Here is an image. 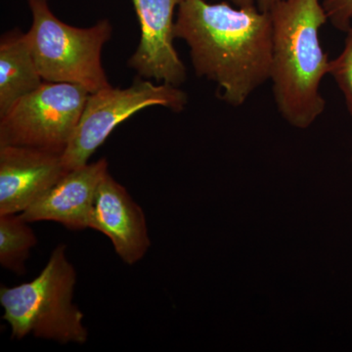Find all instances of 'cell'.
Segmentation results:
<instances>
[{
	"label": "cell",
	"instance_id": "8992f818",
	"mask_svg": "<svg viewBox=\"0 0 352 352\" xmlns=\"http://www.w3.org/2000/svg\"><path fill=\"white\" fill-rule=\"evenodd\" d=\"M188 96L178 87L153 83L138 76L126 88L109 87L88 95L82 117L62 159L66 170H73L88 164V160L113 129L134 113L152 106L182 112Z\"/></svg>",
	"mask_w": 352,
	"mask_h": 352
},
{
	"label": "cell",
	"instance_id": "277c9868",
	"mask_svg": "<svg viewBox=\"0 0 352 352\" xmlns=\"http://www.w3.org/2000/svg\"><path fill=\"white\" fill-rule=\"evenodd\" d=\"M32 24L27 32L43 82L80 85L89 94L111 87L101 62L113 27L107 19L76 28L58 19L48 0H27Z\"/></svg>",
	"mask_w": 352,
	"mask_h": 352
},
{
	"label": "cell",
	"instance_id": "6da1fadb",
	"mask_svg": "<svg viewBox=\"0 0 352 352\" xmlns=\"http://www.w3.org/2000/svg\"><path fill=\"white\" fill-rule=\"evenodd\" d=\"M175 38L189 46L197 75L214 82L219 98L232 107L244 105L270 80L272 23L270 12L256 6L183 0Z\"/></svg>",
	"mask_w": 352,
	"mask_h": 352
},
{
	"label": "cell",
	"instance_id": "5bb4252c",
	"mask_svg": "<svg viewBox=\"0 0 352 352\" xmlns=\"http://www.w3.org/2000/svg\"><path fill=\"white\" fill-rule=\"evenodd\" d=\"M328 22L338 31L346 32L352 28V0H322Z\"/></svg>",
	"mask_w": 352,
	"mask_h": 352
},
{
	"label": "cell",
	"instance_id": "4fadbf2b",
	"mask_svg": "<svg viewBox=\"0 0 352 352\" xmlns=\"http://www.w3.org/2000/svg\"><path fill=\"white\" fill-rule=\"evenodd\" d=\"M346 34L342 52L331 60L329 75L344 95L347 111L352 118V28Z\"/></svg>",
	"mask_w": 352,
	"mask_h": 352
},
{
	"label": "cell",
	"instance_id": "30bf717a",
	"mask_svg": "<svg viewBox=\"0 0 352 352\" xmlns=\"http://www.w3.org/2000/svg\"><path fill=\"white\" fill-rule=\"evenodd\" d=\"M107 173L106 159L69 170L21 214L29 223L54 221L71 230L89 228L97 189Z\"/></svg>",
	"mask_w": 352,
	"mask_h": 352
},
{
	"label": "cell",
	"instance_id": "52a82bcc",
	"mask_svg": "<svg viewBox=\"0 0 352 352\" xmlns=\"http://www.w3.org/2000/svg\"><path fill=\"white\" fill-rule=\"evenodd\" d=\"M183 0H132L141 38L129 60V68L146 80L179 87L187 69L173 46L175 11Z\"/></svg>",
	"mask_w": 352,
	"mask_h": 352
},
{
	"label": "cell",
	"instance_id": "8fae6325",
	"mask_svg": "<svg viewBox=\"0 0 352 352\" xmlns=\"http://www.w3.org/2000/svg\"><path fill=\"white\" fill-rule=\"evenodd\" d=\"M43 82L27 34L14 30L3 34L0 41V116Z\"/></svg>",
	"mask_w": 352,
	"mask_h": 352
},
{
	"label": "cell",
	"instance_id": "ba28073f",
	"mask_svg": "<svg viewBox=\"0 0 352 352\" xmlns=\"http://www.w3.org/2000/svg\"><path fill=\"white\" fill-rule=\"evenodd\" d=\"M63 155L24 146H0V214H22L68 170Z\"/></svg>",
	"mask_w": 352,
	"mask_h": 352
},
{
	"label": "cell",
	"instance_id": "7a4b0ae2",
	"mask_svg": "<svg viewBox=\"0 0 352 352\" xmlns=\"http://www.w3.org/2000/svg\"><path fill=\"white\" fill-rule=\"evenodd\" d=\"M272 23L270 78L278 112L293 127L307 129L324 113L321 83L331 60L321 44L328 22L321 0H280Z\"/></svg>",
	"mask_w": 352,
	"mask_h": 352
},
{
	"label": "cell",
	"instance_id": "5b68a950",
	"mask_svg": "<svg viewBox=\"0 0 352 352\" xmlns=\"http://www.w3.org/2000/svg\"><path fill=\"white\" fill-rule=\"evenodd\" d=\"M89 94L80 85L43 82L0 116V146H24L63 155Z\"/></svg>",
	"mask_w": 352,
	"mask_h": 352
},
{
	"label": "cell",
	"instance_id": "2e32d148",
	"mask_svg": "<svg viewBox=\"0 0 352 352\" xmlns=\"http://www.w3.org/2000/svg\"><path fill=\"white\" fill-rule=\"evenodd\" d=\"M230 1L232 2L234 6L237 7H244V8L256 6V0H230Z\"/></svg>",
	"mask_w": 352,
	"mask_h": 352
},
{
	"label": "cell",
	"instance_id": "9a60e30c",
	"mask_svg": "<svg viewBox=\"0 0 352 352\" xmlns=\"http://www.w3.org/2000/svg\"><path fill=\"white\" fill-rule=\"evenodd\" d=\"M279 1L280 0H256V4L259 10L268 12V11L270 10L271 7L275 6V4Z\"/></svg>",
	"mask_w": 352,
	"mask_h": 352
},
{
	"label": "cell",
	"instance_id": "9c48e42d",
	"mask_svg": "<svg viewBox=\"0 0 352 352\" xmlns=\"http://www.w3.org/2000/svg\"><path fill=\"white\" fill-rule=\"evenodd\" d=\"M89 228L107 236L118 256L129 265L144 258L151 245L142 208L109 173L97 189Z\"/></svg>",
	"mask_w": 352,
	"mask_h": 352
},
{
	"label": "cell",
	"instance_id": "3957f363",
	"mask_svg": "<svg viewBox=\"0 0 352 352\" xmlns=\"http://www.w3.org/2000/svg\"><path fill=\"white\" fill-rule=\"evenodd\" d=\"M66 251V245H58L38 276L0 289L3 320L10 326L13 339L34 335L62 344L87 342L85 315L73 302L76 272Z\"/></svg>",
	"mask_w": 352,
	"mask_h": 352
},
{
	"label": "cell",
	"instance_id": "7c38bea8",
	"mask_svg": "<svg viewBox=\"0 0 352 352\" xmlns=\"http://www.w3.org/2000/svg\"><path fill=\"white\" fill-rule=\"evenodd\" d=\"M22 214H0V264L2 267L24 274L25 263L38 238Z\"/></svg>",
	"mask_w": 352,
	"mask_h": 352
}]
</instances>
